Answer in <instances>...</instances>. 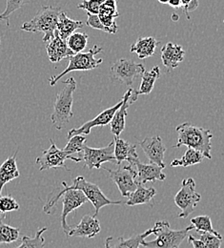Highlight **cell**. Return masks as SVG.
<instances>
[{"label":"cell","instance_id":"obj_12","mask_svg":"<svg viewBox=\"0 0 224 248\" xmlns=\"http://www.w3.org/2000/svg\"><path fill=\"white\" fill-rule=\"evenodd\" d=\"M109 173V178L117 185L120 194L128 198L129 195L135 190L137 184L135 183L136 172L131 165L121 167L116 171L109 168H103Z\"/></svg>","mask_w":224,"mask_h":248},{"label":"cell","instance_id":"obj_4","mask_svg":"<svg viewBox=\"0 0 224 248\" xmlns=\"http://www.w3.org/2000/svg\"><path fill=\"white\" fill-rule=\"evenodd\" d=\"M61 11L60 8L43 6L32 20L23 23L21 30L30 32H44L43 41L47 42L55 36Z\"/></svg>","mask_w":224,"mask_h":248},{"label":"cell","instance_id":"obj_28","mask_svg":"<svg viewBox=\"0 0 224 248\" xmlns=\"http://www.w3.org/2000/svg\"><path fill=\"white\" fill-rule=\"evenodd\" d=\"M5 214H0V246L15 243L19 240L20 231L4 222Z\"/></svg>","mask_w":224,"mask_h":248},{"label":"cell","instance_id":"obj_3","mask_svg":"<svg viewBox=\"0 0 224 248\" xmlns=\"http://www.w3.org/2000/svg\"><path fill=\"white\" fill-rule=\"evenodd\" d=\"M76 89V81L74 78H69L63 82L62 89L57 94L54 111L51 121L58 130H61L74 117L73 113V94Z\"/></svg>","mask_w":224,"mask_h":248},{"label":"cell","instance_id":"obj_34","mask_svg":"<svg viewBox=\"0 0 224 248\" xmlns=\"http://www.w3.org/2000/svg\"><path fill=\"white\" fill-rule=\"evenodd\" d=\"M29 3L30 0H6V9L2 14H0V21H5L6 26L9 27L11 15Z\"/></svg>","mask_w":224,"mask_h":248},{"label":"cell","instance_id":"obj_40","mask_svg":"<svg viewBox=\"0 0 224 248\" xmlns=\"http://www.w3.org/2000/svg\"><path fill=\"white\" fill-rule=\"evenodd\" d=\"M170 6H172L175 9H178L180 7V0H168V3Z\"/></svg>","mask_w":224,"mask_h":248},{"label":"cell","instance_id":"obj_1","mask_svg":"<svg viewBox=\"0 0 224 248\" xmlns=\"http://www.w3.org/2000/svg\"><path fill=\"white\" fill-rule=\"evenodd\" d=\"M61 186L62 188L57 187V189L48 196L47 202L43 206V211L46 214L51 215L55 212V207L56 204H58L59 200L62 199L63 208L61 213V226L67 236L72 227L67 223V216L81 207L85 202H87L88 200L82 191L78 189L68 188L65 182L61 183Z\"/></svg>","mask_w":224,"mask_h":248},{"label":"cell","instance_id":"obj_22","mask_svg":"<svg viewBox=\"0 0 224 248\" xmlns=\"http://www.w3.org/2000/svg\"><path fill=\"white\" fill-rule=\"evenodd\" d=\"M161 61L167 69H176L184 61L185 52L180 45L169 42L161 48Z\"/></svg>","mask_w":224,"mask_h":248},{"label":"cell","instance_id":"obj_37","mask_svg":"<svg viewBox=\"0 0 224 248\" xmlns=\"http://www.w3.org/2000/svg\"><path fill=\"white\" fill-rule=\"evenodd\" d=\"M105 0H83L80 4L77 5L78 9L85 10L87 13L97 15L100 6Z\"/></svg>","mask_w":224,"mask_h":248},{"label":"cell","instance_id":"obj_19","mask_svg":"<svg viewBox=\"0 0 224 248\" xmlns=\"http://www.w3.org/2000/svg\"><path fill=\"white\" fill-rule=\"evenodd\" d=\"M48 45L46 46L48 58L52 63L61 62L64 59L73 56L74 53L69 49L66 40H63L58 33L55 31V36L51 40L48 41Z\"/></svg>","mask_w":224,"mask_h":248},{"label":"cell","instance_id":"obj_11","mask_svg":"<svg viewBox=\"0 0 224 248\" xmlns=\"http://www.w3.org/2000/svg\"><path fill=\"white\" fill-rule=\"evenodd\" d=\"M114 141L110 142L106 147L91 148L85 145L81 153V161H84V168L100 169L101 165L105 162H111L117 164V160L114 155Z\"/></svg>","mask_w":224,"mask_h":248},{"label":"cell","instance_id":"obj_26","mask_svg":"<svg viewBox=\"0 0 224 248\" xmlns=\"http://www.w3.org/2000/svg\"><path fill=\"white\" fill-rule=\"evenodd\" d=\"M17 151L14 155L8 157L0 165V197L2 196V189L8 183L19 177V171L16 164Z\"/></svg>","mask_w":224,"mask_h":248},{"label":"cell","instance_id":"obj_21","mask_svg":"<svg viewBox=\"0 0 224 248\" xmlns=\"http://www.w3.org/2000/svg\"><path fill=\"white\" fill-rule=\"evenodd\" d=\"M114 155L117 160V164L120 165L122 161H128L129 165L133 166L134 162L138 159L136 153V145L131 144L121 140L119 137L115 136L114 140Z\"/></svg>","mask_w":224,"mask_h":248},{"label":"cell","instance_id":"obj_38","mask_svg":"<svg viewBox=\"0 0 224 248\" xmlns=\"http://www.w3.org/2000/svg\"><path fill=\"white\" fill-rule=\"evenodd\" d=\"M87 26L93 28V29H96V30H99V31H105V32H108L109 31L106 27L103 26V24L101 23L99 17L97 15H93V14H90V13H87Z\"/></svg>","mask_w":224,"mask_h":248},{"label":"cell","instance_id":"obj_18","mask_svg":"<svg viewBox=\"0 0 224 248\" xmlns=\"http://www.w3.org/2000/svg\"><path fill=\"white\" fill-rule=\"evenodd\" d=\"M97 16L103 26L108 29L109 33L118 32L119 26L115 21L119 16L117 8V0H105L99 8Z\"/></svg>","mask_w":224,"mask_h":248},{"label":"cell","instance_id":"obj_30","mask_svg":"<svg viewBox=\"0 0 224 248\" xmlns=\"http://www.w3.org/2000/svg\"><path fill=\"white\" fill-rule=\"evenodd\" d=\"M88 34L85 32H73L66 40L69 49L75 54L82 52L88 44Z\"/></svg>","mask_w":224,"mask_h":248},{"label":"cell","instance_id":"obj_7","mask_svg":"<svg viewBox=\"0 0 224 248\" xmlns=\"http://www.w3.org/2000/svg\"><path fill=\"white\" fill-rule=\"evenodd\" d=\"M200 200L201 196L195 191V183L194 179L188 178L183 180L179 191L177 193L174 199L176 205L181 210L178 217L185 218L189 217Z\"/></svg>","mask_w":224,"mask_h":248},{"label":"cell","instance_id":"obj_41","mask_svg":"<svg viewBox=\"0 0 224 248\" xmlns=\"http://www.w3.org/2000/svg\"><path fill=\"white\" fill-rule=\"evenodd\" d=\"M173 20H175V21H177V20H179V16H177V15H173Z\"/></svg>","mask_w":224,"mask_h":248},{"label":"cell","instance_id":"obj_8","mask_svg":"<svg viewBox=\"0 0 224 248\" xmlns=\"http://www.w3.org/2000/svg\"><path fill=\"white\" fill-rule=\"evenodd\" d=\"M68 188H73V189H78L84 193L86 196L87 200L92 202L95 211H96V216L99 213V210L103 208L104 206L107 205H120L123 204L122 202H114L110 201L103 192L100 190L98 186L87 182L83 177L78 176L75 179H74L72 186H68Z\"/></svg>","mask_w":224,"mask_h":248},{"label":"cell","instance_id":"obj_31","mask_svg":"<svg viewBox=\"0 0 224 248\" xmlns=\"http://www.w3.org/2000/svg\"><path fill=\"white\" fill-rule=\"evenodd\" d=\"M194 229L198 232H204V233H210L213 234L219 238H223L222 235L216 231L212 225L211 217L209 216H198V217H193L191 219Z\"/></svg>","mask_w":224,"mask_h":248},{"label":"cell","instance_id":"obj_5","mask_svg":"<svg viewBox=\"0 0 224 248\" xmlns=\"http://www.w3.org/2000/svg\"><path fill=\"white\" fill-rule=\"evenodd\" d=\"M155 225L157 226L156 239L150 242L143 240L141 246L145 248H179L182 242L188 236V233L194 229L190 225L185 229L172 230L167 220H158Z\"/></svg>","mask_w":224,"mask_h":248},{"label":"cell","instance_id":"obj_6","mask_svg":"<svg viewBox=\"0 0 224 248\" xmlns=\"http://www.w3.org/2000/svg\"><path fill=\"white\" fill-rule=\"evenodd\" d=\"M103 52V49L98 45L93 46L88 52H80L69 57V64L62 73L49 78V84L55 86L64 76L75 71H90L98 67L102 62V59H96L97 54Z\"/></svg>","mask_w":224,"mask_h":248},{"label":"cell","instance_id":"obj_42","mask_svg":"<svg viewBox=\"0 0 224 248\" xmlns=\"http://www.w3.org/2000/svg\"><path fill=\"white\" fill-rule=\"evenodd\" d=\"M160 3H163V4H167L168 3V0H159Z\"/></svg>","mask_w":224,"mask_h":248},{"label":"cell","instance_id":"obj_10","mask_svg":"<svg viewBox=\"0 0 224 248\" xmlns=\"http://www.w3.org/2000/svg\"><path fill=\"white\" fill-rule=\"evenodd\" d=\"M50 147L49 149L45 150L42 152V154L39 155L35 163L39 164V170L44 171V170H49L52 168H64L67 171H69L67 165L65 164L66 159H71L75 162H80L81 157L77 156H73L69 155L67 153H65L63 149H60L57 147L55 141L53 140H50Z\"/></svg>","mask_w":224,"mask_h":248},{"label":"cell","instance_id":"obj_32","mask_svg":"<svg viewBox=\"0 0 224 248\" xmlns=\"http://www.w3.org/2000/svg\"><path fill=\"white\" fill-rule=\"evenodd\" d=\"M47 230V227L40 228L36 231L33 238L28 236H23L21 239V245L15 248H45V239L43 233Z\"/></svg>","mask_w":224,"mask_h":248},{"label":"cell","instance_id":"obj_35","mask_svg":"<svg viewBox=\"0 0 224 248\" xmlns=\"http://www.w3.org/2000/svg\"><path fill=\"white\" fill-rule=\"evenodd\" d=\"M20 206L18 202L12 196L0 197V214H6L8 212L19 210Z\"/></svg>","mask_w":224,"mask_h":248},{"label":"cell","instance_id":"obj_9","mask_svg":"<svg viewBox=\"0 0 224 248\" xmlns=\"http://www.w3.org/2000/svg\"><path fill=\"white\" fill-rule=\"evenodd\" d=\"M144 71L145 67L143 64L135 63L127 59H120L111 67L110 78L113 81H119L130 86L135 78L142 76Z\"/></svg>","mask_w":224,"mask_h":248},{"label":"cell","instance_id":"obj_39","mask_svg":"<svg viewBox=\"0 0 224 248\" xmlns=\"http://www.w3.org/2000/svg\"><path fill=\"white\" fill-rule=\"evenodd\" d=\"M188 241H189V243L192 244L194 248H208L200 240L195 239L193 235L188 236Z\"/></svg>","mask_w":224,"mask_h":248},{"label":"cell","instance_id":"obj_36","mask_svg":"<svg viewBox=\"0 0 224 248\" xmlns=\"http://www.w3.org/2000/svg\"><path fill=\"white\" fill-rule=\"evenodd\" d=\"M199 239L208 248H222L223 238H219L210 233L198 232Z\"/></svg>","mask_w":224,"mask_h":248},{"label":"cell","instance_id":"obj_29","mask_svg":"<svg viewBox=\"0 0 224 248\" xmlns=\"http://www.w3.org/2000/svg\"><path fill=\"white\" fill-rule=\"evenodd\" d=\"M203 157L204 156L200 152H198L194 149H192V148H188L186 150V152L184 153V155H182L180 158H175L171 162V166L173 168H176V167H189V166H192V165L201 163Z\"/></svg>","mask_w":224,"mask_h":248},{"label":"cell","instance_id":"obj_2","mask_svg":"<svg viewBox=\"0 0 224 248\" xmlns=\"http://www.w3.org/2000/svg\"><path fill=\"white\" fill-rule=\"evenodd\" d=\"M176 130L178 132V142L174 146L175 148L184 145L200 152L204 157L212 159L211 140L213 135L209 129L197 127L190 123H183Z\"/></svg>","mask_w":224,"mask_h":248},{"label":"cell","instance_id":"obj_33","mask_svg":"<svg viewBox=\"0 0 224 248\" xmlns=\"http://www.w3.org/2000/svg\"><path fill=\"white\" fill-rule=\"evenodd\" d=\"M86 139L87 138L84 135L73 136L72 138L69 139V141L63 148V151L69 155H72L75 153H78V154L80 153L81 154L84 147H85Z\"/></svg>","mask_w":224,"mask_h":248},{"label":"cell","instance_id":"obj_13","mask_svg":"<svg viewBox=\"0 0 224 248\" xmlns=\"http://www.w3.org/2000/svg\"><path fill=\"white\" fill-rule=\"evenodd\" d=\"M121 104H122V99L119 103L114 105L113 107H110V108L102 111L101 113H99L94 120L89 121V122L82 124L78 128L71 129L67 134L68 139H70V138H72L73 136H75V135H84V136L89 135L91 133V130L94 127H103V126H106V125L110 124L112 119H113L114 114L120 107Z\"/></svg>","mask_w":224,"mask_h":248},{"label":"cell","instance_id":"obj_16","mask_svg":"<svg viewBox=\"0 0 224 248\" xmlns=\"http://www.w3.org/2000/svg\"><path fill=\"white\" fill-rule=\"evenodd\" d=\"M101 230L100 222L96 218V216L85 215L81 218L79 223L71 227L67 237H79V238H94Z\"/></svg>","mask_w":224,"mask_h":248},{"label":"cell","instance_id":"obj_14","mask_svg":"<svg viewBox=\"0 0 224 248\" xmlns=\"http://www.w3.org/2000/svg\"><path fill=\"white\" fill-rule=\"evenodd\" d=\"M135 169V183L139 185H146L147 183H155L156 181L163 182L166 179V175L163 173V168L154 163H142L139 159H136L133 166Z\"/></svg>","mask_w":224,"mask_h":248},{"label":"cell","instance_id":"obj_23","mask_svg":"<svg viewBox=\"0 0 224 248\" xmlns=\"http://www.w3.org/2000/svg\"><path fill=\"white\" fill-rule=\"evenodd\" d=\"M132 89H129L126 93H124L122 97V104L120 107L116 111V113L113 116V119L110 123L111 132L116 137H119L121 133L125 130V123H126V117H127V110L131 104L130 102V95H131Z\"/></svg>","mask_w":224,"mask_h":248},{"label":"cell","instance_id":"obj_25","mask_svg":"<svg viewBox=\"0 0 224 248\" xmlns=\"http://www.w3.org/2000/svg\"><path fill=\"white\" fill-rule=\"evenodd\" d=\"M159 44L160 41H158L153 36L139 37L134 44L131 45L130 52L135 53L140 60H145L154 56L156 48Z\"/></svg>","mask_w":224,"mask_h":248},{"label":"cell","instance_id":"obj_20","mask_svg":"<svg viewBox=\"0 0 224 248\" xmlns=\"http://www.w3.org/2000/svg\"><path fill=\"white\" fill-rule=\"evenodd\" d=\"M160 69L159 66L153 67L150 71H144L141 76V83L138 89H132L130 95V102L136 101L140 94H149L153 91L156 81L160 78Z\"/></svg>","mask_w":224,"mask_h":248},{"label":"cell","instance_id":"obj_24","mask_svg":"<svg viewBox=\"0 0 224 248\" xmlns=\"http://www.w3.org/2000/svg\"><path fill=\"white\" fill-rule=\"evenodd\" d=\"M157 195V190L153 187H145L143 185L137 184L134 191H133L128 197V201L125 202L129 206H135L141 204H151L153 206L154 197Z\"/></svg>","mask_w":224,"mask_h":248},{"label":"cell","instance_id":"obj_17","mask_svg":"<svg viewBox=\"0 0 224 248\" xmlns=\"http://www.w3.org/2000/svg\"><path fill=\"white\" fill-rule=\"evenodd\" d=\"M157 232V226L154 225L153 228L148 229L144 233L130 237H108L105 241V248H139L141 242L145 240L148 236L155 234Z\"/></svg>","mask_w":224,"mask_h":248},{"label":"cell","instance_id":"obj_15","mask_svg":"<svg viewBox=\"0 0 224 248\" xmlns=\"http://www.w3.org/2000/svg\"><path fill=\"white\" fill-rule=\"evenodd\" d=\"M139 145L150 160V163L157 164L163 169L165 168L164 155L166 152V147L164 146L160 136L145 138L139 142Z\"/></svg>","mask_w":224,"mask_h":248},{"label":"cell","instance_id":"obj_27","mask_svg":"<svg viewBox=\"0 0 224 248\" xmlns=\"http://www.w3.org/2000/svg\"><path fill=\"white\" fill-rule=\"evenodd\" d=\"M84 24L82 21L79 20H74L71 19L67 16L66 13L61 11L60 15V18H59V22L57 25V31L59 33V35L63 39L67 40V38L73 33L75 32V30L83 28Z\"/></svg>","mask_w":224,"mask_h":248}]
</instances>
